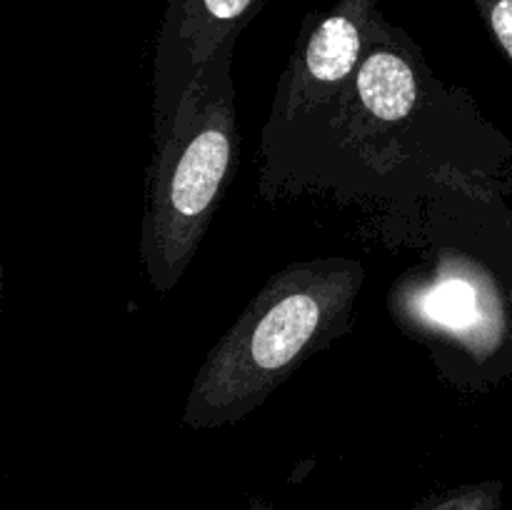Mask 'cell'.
Returning <instances> with one entry per match:
<instances>
[{"mask_svg": "<svg viewBox=\"0 0 512 510\" xmlns=\"http://www.w3.org/2000/svg\"><path fill=\"white\" fill-rule=\"evenodd\" d=\"M423 58L413 40L375 13L353 88L360 115L373 125H400L420 103Z\"/></svg>", "mask_w": 512, "mask_h": 510, "instance_id": "5", "label": "cell"}, {"mask_svg": "<svg viewBox=\"0 0 512 510\" xmlns=\"http://www.w3.org/2000/svg\"><path fill=\"white\" fill-rule=\"evenodd\" d=\"M418 510H503V483L485 480V483L450 488L425 500Z\"/></svg>", "mask_w": 512, "mask_h": 510, "instance_id": "6", "label": "cell"}, {"mask_svg": "<svg viewBox=\"0 0 512 510\" xmlns=\"http://www.w3.org/2000/svg\"><path fill=\"white\" fill-rule=\"evenodd\" d=\"M363 280V265L350 258L308 260L273 275L200 365L183 423L223 428L253 413L340 335Z\"/></svg>", "mask_w": 512, "mask_h": 510, "instance_id": "1", "label": "cell"}, {"mask_svg": "<svg viewBox=\"0 0 512 510\" xmlns=\"http://www.w3.org/2000/svg\"><path fill=\"white\" fill-rule=\"evenodd\" d=\"M378 5L380 0H338L305 20L280 83L268 135L303 130L353 88Z\"/></svg>", "mask_w": 512, "mask_h": 510, "instance_id": "3", "label": "cell"}, {"mask_svg": "<svg viewBox=\"0 0 512 510\" xmlns=\"http://www.w3.org/2000/svg\"><path fill=\"white\" fill-rule=\"evenodd\" d=\"M473 5L512 63V0H473Z\"/></svg>", "mask_w": 512, "mask_h": 510, "instance_id": "7", "label": "cell"}, {"mask_svg": "<svg viewBox=\"0 0 512 510\" xmlns=\"http://www.w3.org/2000/svg\"><path fill=\"white\" fill-rule=\"evenodd\" d=\"M245 510H273V505L268 503V500H260V498H255V500H250V505Z\"/></svg>", "mask_w": 512, "mask_h": 510, "instance_id": "8", "label": "cell"}, {"mask_svg": "<svg viewBox=\"0 0 512 510\" xmlns=\"http://www.w3.org/2000/svg\"><path fill=\"white\" fill-rule=\"evenodd\" d=\"M230 63L233 55H223L208 65L168 133L155 140L140 260L160 295L183 278L233 173L238 115Z\"/></svg>", "mask_w": 512, "mask_h": 510, "instance_id": "2", "label": "cell"}, {"mask_svg": "<svg viewBox=\"0 0 512 510\" xmlns=\"http://www.w3.org/2000/svg\"><path fill=\"white\" fill-rule=\"evenodd\" d=\"M268 0H168L153 70L155 140L163 138L188 90L213 60L233 55L240 33Z\"/></svg>", "mask_w": 512, "mask_h": 510, "instance_id": "4", "label": "cell"}]
</instances>
